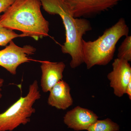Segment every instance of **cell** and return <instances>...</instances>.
Instances as JSON below:
<instances>
[{
    "label": "cell",
    "mask_w": 131,
    "mask_h": 131,
    "mask_svg": "<svg viewBox=\"0 0 131 131\" xmlns=\"http://www.w3.org/2000/svg\"><path fill=\"white\" fill-rule=\"evenodd\" d=\"M98 118L93 111L77 106L66 113L63 121L68 128L78 131L87 130Z\"/></svg>",
    "instance_id": "8"
},
{
    "label": "cell",
    "mask_w": 131,
    "mask_h": 131,
    "mask_svg": "<svg viewBox=\"0 0 131 131\" xmlns=\"http://www.w3.org/2000/svg\"><path fill=\"white\" fill-rule=\"evenodd\" d=\"M41 6L40 0H15L0 16V24L36 40L47 37L49 22L42 14Z\"/></svg>",
    "instance_id": "1"
},
{
    "label": "cell",
    "mask_w": 131,
    "mask_h": 131,
    "mask_svg": "<svg viewBox=\"0 0 131 131\" xmlns=\"http://www.w3.org/2000/svg\"><path fill=\"white\" fill-rule=\"evenodd\" d=\"M122 0H64L75 18H91L117 6Z\"/></svg>",
    "instance_id": "6"
},
{
    "label": "cell",
    "mask_w": 131,
    "mask_h": 131,
    "mask_svg": "<svg viewBox=\"0 0 131 131\" xmlns=\"http://www.w3.org/2000/svg\"><path fill=\"white\" fill-rule=\"evenodd\" d=\"M47 103L60 110H65L72 105L73 101L69 84L63 80L58 82L50 90Z\"/></svg>",
    "instance_id": "10"
},
{
    "label": "cell",
    "mask_w": 131,
    "mask_h": 131,
    "mask_svg": "<svg viewBox=\"0 0 131 131\" xmlns=\"http://www.w3.org/2000/svg\"><path fill=\"white\" fill-rule=\"evenodd\" d=\"M4 82V81L3 79L0 78V100L2 96V95L1 93L2 90V87L3 86Z\"/></svg>",
    "instance_id": "16"
},
{
    "label": "cell",
    "mask_w": 131,
    "mask_h": 131,
    "mask_svg": "<svg viewBox=\"0 0 131 131\" xmlns=\"http://www.w3.org/2000/svg\"><path fill=\"white\" fill-rule=\"evenodd\" d=\"M129 31L125 20L121 18L96 40L86 41L83 39L82 54L87 69L109 63L113 58L117 42L122 37L129 35Z\"/></svg>",
    "instance_id": "3"
},
{
    "label": "cell",
    "mask_w": 131,
    "mask_h": 131,
    "mask_svg": "<svg viewBox=\"0 0 131 131\" xmlns=\"http://www.w3.org/2000/svg\"><path fill=\"white\" fill-rule=\"evenodd\" d=\"M36 51L35 47L30 45L19 47L12 40L5 49L0 50V66L12 74L16 75L19 66L32 61L29 56Z\"/></svg>",
    "instance_id": "5"
},
{
    "label": "cell",
    "mask_w": 131,
    "mask_h": 131,
    "mask_svg": "<svg viewBox=\"0 0 131 131\" xmlns=\"http://www.w3.org/2000/svg\"><path fill=\"white\" fill-rule=\"evenodd\" d=\"M43 9L49 14L58 15L63 21L66 32V41L61 47L63 54L71 57V68H77L83 63L82 52L83 37L92 30L88 20L75 18L64 0H40Z\"/></svg>",
    "instance_id": "2"
},
{
    "label": "cell",
    "mask_w": 131,
    "mask_h": 131,
    "mask_svg": "<svg viewBox=\"0 0 131 131\" xmlns=\"http://www.w3.org/2000/svg\"><path fill=\"white\" fill-rule=\"evenodd\" d=\"M41 98L38 82L35 80L29 86L28 93L21 97L4 112L0 113V131H12L30 121L35 112L33 105Z\"/></svg>",
    "instance_id": "4"
},
{
    "label": "cell",
    "mask_w": 131,
    "mask_h": 131,
    "mask_svg": "<svg viewBox=\"0 0 131 131\" xmlns=\"http://www.w3.org/2000/svg\"><path fill=\"white\" fill-rule=\"evenodd\" d=\"M119 126L109 118L96 121L87 129L88 131H119Z\"/></svg>",
    "instance_id": "11"
},
{
    "label": "cell",
    "mask_w": 131,
    "mask_h": 131,
    "mask_svg": "<svg viewBox=\"0 0 131 131\" xmlns=\"http://www.w3.org/2000/svg\"><path fill=\"white\" fill-rule=\"evenodd\" d=\"M113 70L107 75L114 93L121 97L125 94L127 86L131 81V67L129 62L118 58L112 64Z\"/></svg>",
    "instance_id": "7"
},
{
    "label": "cell",
    "mask_w": 131,
    "mask_h": 131,
    "mask_svg": "<svg viewBox=\"0 0 131 131\" xmlns=\"http://www.w3.org/2000/svg\"><path fill=\"white\" fill-rule=\"evenodd\" d=\"M120 46L117 58L129 62L131 61V36L127 35Z\"/></svg>",
    "instance_id": "12"
},
{
    "label": "cell",
    "mask_w": 131,
    "mask_h": 131,
    "mask_svg": "<svg viewBox=\"0 0 131 131\" xmlns=\"http://www.w3.org/2000/svg\"><path fill=\"white\" fill-rule=\"evenodd\" d=\"M125 94L128 95L130 100H131V81H130L127 86Z\"/></svg>",
    "instance_id": "15"
},
{
    "label": "cell",
    "mask_w": 131,
    "mask_h": 131,
    "mask_svg": "<svg viewBox=\"0 0 131 131\" xmlns=\"http://www.w3.org/2000/svg\"><path fill=\"white\" fill-rule=\"evenodd\" d=\"M41 63L40 86L44 93H47L58 82L62 80L66 64L63 62L49 61H42Z\"/></svg>",
    "instance_id": "9"
},
{
    "label": "cell",
    "mask_w": 131,
    "mask_h": 131,
    "mask_svg": "<svg viewBox=\"0 0 131 131\" xmlns=\"http://www.w3.org/2000/svg\"><path fill=\"white\" fill-rule=\"evenodd\" d=\"M24 37L25 36L22 34H18L13 30L6 28L0 24V46H6L15 38Z\"/></svg>",
    "instance_id": "13"
},
{
    "label": "cell",
    "mask_w": 131,
    "mask_h": 131,
    "mask_svg": "<svg viewBox=\"0 0 131 131\" xmlns=\"http://www.w3.org/2000/svg\"><path fill=\"white\" fill-rule=\"evenodd\" d=\"M15 0H0V16L12 5Z\"/></svg>",
    "instance_id": "14"
}]
</instances>
